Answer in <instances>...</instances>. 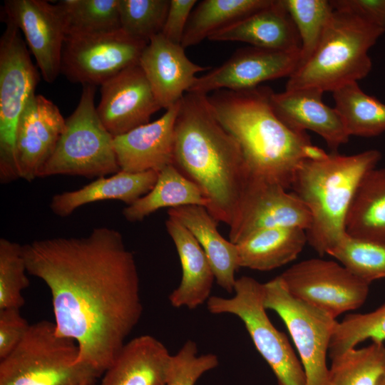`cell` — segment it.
Here are the masks:
<instances>
[{"label": "cell", "instance_id": "1", "mask_svg": "<svg viewBox=\"0 0 385 385\" xmlns=\"http://www.w3.org/2000/svg\"><path fill=\"white\" fill-rule=\"evenodd\" d=\"M23 253L27 273L50 289L57 334L77 343L78 364L102 374L143 313L135 257L122 235L98 227L83 237L33 241Z\"/></svg>", "mask_w": 385, "mask_h": 385}, {"label": "cell", "instance_id": "2", "mask_svg": "<svg viewBox=\"0 0 385 385\" xmlns=\"http://www.w3.org/2000/svg\"><path fill=\"white\" fill-rule=\"evenodd\" d=\"M173 165L201 190L210 215L230 227L251 173L240 144L214 115L207 95L188 92L180 101Z\"/></svg>", "mask_w": 385, "mask_h": 385}, {"label": "cell", "instance_id": "3", "mask_svg": "<svg viewBox=\"0 0 385 385\" xmlns=\"http://www.w3.org/2000/svg\"><path fill=\"white\" fill-rule=\"evenodd\" d=\"M272 91L260 86L219 90L207 95V101L215 118L240 144L250 173L287 190L304 160L327 153L314 145L306 132L291 129L277 116L270 102Z\"/></svg>", "mask_w": 385, "mask_h": 385}, {"label": "cell", "instance_id": "4", "mask_svg": "<svg viewBox=\"0 0 385 385\" xmlns=\"http://www.w3.org/2000/svg\"><path fill=\"white\" fill-rule=\"evenodd\" d=\"M381 158L377 150L307 159L297 169L291 188L311 216L307 243L320 255L327 254L346 234L345 220L363 177Z\"/></svg>", "mask_w": 385, "mask_h": 385}, {"label": "cell", "instance_id": "5", "mask_svg": "<svg viewBox=\"0 0 385 385\" xmlns=\"http://www.w3.org/2000/svg\"><path fill=\"white\" fill-rule=\"evenodd\" d=\"M384 32L351 12L334 9L317 49L288 77L285 90L333 92L358 82L370 73L369 51Z\"/></svg>", "mask_w": 385, "mask_h": 385}, {"label": "cell", "instance_id": "6", "mask_svg": "<svg viewBox=\"0 0 385 385\" xmlns=\"http://www.w3.org/2000/svg\"><path fill=\"white\" fill-rule=\"evenodd\" d=\"M72 339L58 336L55 324L42 320L30 327L17 345L0 359V385H78L96 383L101 374L77 362Z\"/></svg>", "mask_w": 385, "mask_h": 385}, {"label": "cell", "instance_id": "7", "mask_svg": "<svg viewBox=\"0 0 385 385\" xmlns=\"http://www.w3.org/2000/svg\"><path fill=\"white\" fill-rule=\"evenodd\" d=\"M95 94V86H83L79 103L66 119L64 130L38 178L65 175L93 178L120 170L113 136L98 117Z\"/></svg>", "mask_w": 385, "mask_h": 385}, {"label": "cell", "instance_id": "8", "mask_svg": "<svg viewBox=\"0 0 385 385\" xmlns=\"http://www.w3.org/2000/svg\"><path fill=\"white\" fill-rule=\"evenodd\" d=\"M234 292L230 298L210 297L207 301L208 311L233 314L241 319L255 348L273 371L277 385H307L302 364L286 334L276 329L267 316L262 284L242 276L237 279Z\"/></svg>", "mask_w": 385, "mask_h": 385}, {"label": "cell", "instance_id": "9", "mask_svg": "<svg viewBox=\"0 0 385 385\" xmlns=\"http://www.w3.org/2000/svg\"><path fill=\"white\" fill-rule=\"evenodd\" d=\"M5 23L0 38V182L3 184L19 178L15 146L17 126L40 77L21 31L12 24Z\"/></svg>", "mask_w": 385, "mask_h": 385}, {"label": "cell", "instance_id": "10", "mask_svg": "<svg viewBox=\"0 0 385 385\" xmlns=\"http://www.w3.org/2000/svg\"><path fill=\"white\" fill-rule=\"evenodd\" d=\"M266 309L285 324L304 370L307 385H327V354L337 321L324 311L292 295L278 276L262 284Z\"/></svg>", "mask_w": 385, "mask_h": 385}, {"label": "cell", "instance_id": "11", "mask_svg": "<svg viewBox=\"0 0 385 385\" xmlns=\"http://www.w3.org/2000/svg\"><path fill=\"white\" fill-rule=\"evenodd\" d=\"M294 297L334 318L365 302L369 284L332 260L312 258L297 262L279 275Z\"/></svg>", "mask_w": 385, "mask_h": 385}, {"label": "cell", "instance_id": "12", "mask_svg": "<svg viewBox=\"0 0 385 385\" xmlns=\"http://www.w3.org/2000/svg\"><path fill=\"white\" fill-rule=\"evenodd\" d=\"M147 43L129 36L121 29L103 34L66 37L61 73L73 83L101 86L121 71L138 63Z\"/></svg>", "mask_w": 385, "mask_h": 385}, {"label": "cell", "instance_id": "13", "mask_svg": "<svg viewBox=\"0 0 385 385\" xmlns=\"http://www.w3.org/2000/svg\"><path fill=\"white\" fill-rule=\"evenodd\" d=\"M282 185L250 175L238 212L230 226L229 240L237 244L257 231L273 227H296L305 231L310 212L293 192Z\"/></svg>", "mask_w": 385, "mask_h": 385}, {"label": "cell", "instance_id": "14", "mask_svg": "<svg viewBox=\"0 0 385 385\" xmlns=\"http://www.w3.org/2000/svg\"><path fill=\"white\" fill-rule=\"evenodd\" d=\"M1 16L24 34L43 78L53 83L61 73L66 31L57 4L42 0H6Z\"/></svg>", "mask_w": 385, "mask_h": 385}, {"label": "cell", "instance_id": "15", "mask_svg": "<svg viewBox=\"0 0 385 385\" xmlns=\"http://www.w3.org/2000/svg\"><path fill=\"white\" fill-rule=\"evenodd\" d=\"M299 59V51L243 48L220 66L197 77L188 92L208 95L219 90L250 89L266 81L290 76Z\"/></svg>", "mask_w": 385, "mask_h": 385}, {"label": "cell", "instance_id": "16", "mask_svg": "<svg viewBox=\"0 0 385 385\" xmlns=\"http://www.w3.org/2000/svg\"><path fill=\"white\" fill-rule=\"evenodd\" d=\"M101 94L96 111L113 137L150 123L151 115L161 109L139 63L104 82Z\"/></svg>", "mask_w": 385, "mask_h": 385}, {"label": "cell", "instance_id": "17", "mask_svg": "<svg viewBox=\"0 0 385 385\" xmlns=\"http://www.w3.org/2000/svg\"><path fill=\"white\" fill-rule=\"evenodd\" d=\"M66 125L58 108L42 95L34 94L24 110L16 133L19 178L31 182L51 156Z\"/></svg>", "mask_w": 385, "mask_h": 385}, {"label": "cell", "instance_id": "18", "mask_svg": "<svg viewBox=\"0 0 385 385\" xmlns=\"http://www.w3.org/2000/svg\"><path fill=\"white\" fill-rule=\"evenodd\" d=\"M138 63L161 108L178 103L194 84L196 74L210 70L191 61L181 44L161 34L152 38L143 50Z\"/></svg>", "mask_w": 385, "mask_h": 385}, {"label": "cell", "instance_id": "19", "mask_svg": "<svg viewBox=\"0 0 385 385\" xmlns=\"http://www.w3.org/2000/svg\"><path fill=\"white\" fill-rule=\"evenodd\" d=\"M180 101L155 121L113 137L120 170L160 172L166 166L173 165L175 125Z\"/></svg>", "mask_w": 385, "mask_h": 385}, {"label": "cell", "instance_id": "20", "mask_svg": "<svg viewBox=\"0 0 385 385\" xmlns=\"http://www.w3.org/2000/svg\"><path fill=\"white\" fill-rule=\"evenodd\" d=\"M323 92L315 88L272 92L270 102L277 116L291 129L314 132L337 150L349 135L337 110L322 101Z\"/></svg>", "mask_w": 385, "mask_h": 385}, {"label": "cell", "instance_id": "21", "mask_svg": "<svg viewBox=\"0 0 385 385\" xmlns=\"http://www.w3.org/2000/svg\"><path fill=\"white\" fill-rule=\"evenodd\" d=\"M213 41H241L252 46L279 51H299L300 39L283 0L265 7L215 32Z\"/></svg>", "mask_w": 385, "mask_h": 385}, {"label": "cell", "instance_id": "22", "mask_svg": "<svg viewBox=\"0 0 385 385\" xmlns=\"http://www.w3.org/2000/svg\"><path fill=\"white\" fill-rule=\"evenodd\" d=\"M173 355L158 339L141 335L124 344L101 385H166Z\"/></svg>", "mask_w": 385, "mask_h": 385}, {"label": "cell", "instance_id": "23", "mask_svg": "<svg viewBox=\"0 0 385 385\" xmlns=\"http://www.w3.org/2000/svg\"><path fill=\"white\" fill-rule=\"evenodd\" d=\"M165 227L182 267L180 283L169 295L170 302L176 308L195 309L210 297L215 280L213 270L201 246L187 228L170 217Z\"/></svg>", "mask_w": 385, "mask_h": 385}, {"label": "cell", "instance_id": "24", "mask_svg": "<svg viewBox=\"0 0 385 385\" xmlns=\"http://www.w3.org/2000/svg\"><path fill=\"white\" fill-rule=\"evenodd\" d=\"M168 215L187 228L198 242L210 263L217 284L228 293L233 292L235 272L240 268L237 247L220 235L218 222L200 205L170 208Z\"/></svg>", "mask_w": 385, "mask_h": 385}, {"label": "cell", "instance_id": "25", "mask_svg": "<svg viewBox=\"0 0 385 385\" xmlns=\"http://www.w3.org/2000/svg\"><path fill=\"white\" fill-rule=\"evenodd\" d=\"M159 172L129 173L123 170L94 181L73 191L56 194L50 208L57 216L65 217L86 204L108 200H120L130 205L154 187Z\"/></svg>", "mask_w": 385, "mask_h": 385}, {"label": "cell", "instance_id": "26", "mask_svg": "<svg viewBox=\"0 0 385 385\" xmlns=\"http://www.w3.org/2000/svg\"><path fill=\"white\" fill-rule=\"evenodd\" d=\"M307 242L306 231L273 227L257 231L236 244L240 267L269 271L295 260Z\"/></svg>", "mask_w": 385, "mask_h": 385}, {"label": "cell", "instance_id": "27", "mask_svg": "<svg viewBox=\"0 0 385 385\" xmlns=\"http://www.w3.org/2000/svg\"><path fill=\"white\" fill-rule=\"evenodd\" d=\"M345 232L385 243V168H375L361 179L346 217Z\"/></svg>", "mask_w": 385, "mask_h": 385}, {"label": "cell", "instance_id": "28", "mask_svg": "<svg viewBox=\"0 0 385 385\" xmlns=\"http://www.w3.org/2000/svg\"><path fill=\"white\" fill-rule=\"evenodd\" d=\"M186 205H200L206 209L208 200L201 190L182 174L174 165H169L159 172L152 190L123 210V215L130 222L144 218L164 208Z\"/></svg>", "mask_w": 385, "mask_h": 385}, {"label": "cell", "instance_id": "29", "mask_svg": "<svg viewBox=\"0 0 385 385\" xmlns=\"http://www.w3.org/2000/svg\"><path fill=\"white\" fill-rule=\"evenodd\" d=\"M272 0H203L193 9L181 46H195L215 32L255 13Z\"/></svg>", "mask_w": 385, "mask_h": 385}, {"label": "cell", "instance_id": "30", "mask_svg": "<svg viewBox=\"0 0 385 385\" xmlns=\"http://www.w3.org/2000/svg\"><path fill=\"white\" fill-rule=\"evenodd\" d=\"M334 108L349 136L374 137L385 132V103L353 82L334 91Z\"/></svg>", "mask_w": 385, "mask_h": 385}, {"label": "cell", "instance_id": "31", "mask_svg": "<svg viewBox=\"0 0 385 385\" xmlns=\"http://www.w3.org/2000/svg\"><path fill=\"white\" fill-rule=\"evenodd\" d=\"M56 4L63 17L66 38L120 30L118 0H63Z\"/></svg>", "mask_w": 385, "mask_h": 385}, {"label": "cell", "instance_id": "32", "mask_svg": "<svg viewBox=\"0 0 385 385\" xmlns=\"http://www.w3.org/2000/svg\"><path fill=\"white\" fill-rule=\"evenodd\" d=\"M385 376V345L372 342L332 360L327 385H379Z\"/></svg>", "mask_w": 385, "mask_h": 385}, {"label": "cell", "instance_id": "33", "mask_svg": "<svg viewBox=\"0 0 385 385\" xmlns=\"http://www.w3.org/2000/svg\"><path fill=\"white\" fill-rule=\"evenodd\" d=\"M327 254L369 284L374 280L385 278V243L355 238L345 234Z\"/></svg>", "mask_w": 385, "mask_h": 385}, {"label": "cell", "instance_id": "34", "mask_svg": "<svg viewBox=\"0 0 385 385\" xmlns=\"http://www.w3.org/2000/svg\"><path fill=\"white\" fill-rule=\"evenodd\" d=\"M283 2L300 39L299 67L317 49L334 9L330 1L327 0H283Z\"/></svg>", "mask_w": 385, "mask_h": 385}, {"label": "cell", "instance_id": "35", "mask_svg": "<svg viewBox=\"0 0 385 385\" xmlns=\"http://www.w3.org/2000/svg\"><path fill=\"white\" fill-rule=\"evenodd\" d=\"M366 339L385 340V303L369 313L347 314L337 322L329 346L330 359L340 356Z\"/></svg>", "mask_w": 385, "mask_h": 385}, {"label": "cell", "instance_id": "36", "mask_svg": "<svg viewBox=\"0 0 385 385\" xmlns=\"http://www.w3.org/2000/svg\"><path fill=\"white\" fill-rule=\"evenodd\" d=\"M169 6L170 0H118L120 29L148 43L161 34Z\"/></svg>", "mask_w": 385, "mask_h": 385}, {"label": "cell", "instance_id": "37", "mask_svg": "<svg viewBox=\"0 0 385 385\" xmlns=\"http://www.w3.org/2000/svg\"><path fill=\"white\" fill-rule=\"evenodd\" d=\"M23 245L0 239V309H21L25 300L22 291L29 286Z\"/></svg>", "mask_w": 385, "mask_h": 385}, {"label": "cell", "instance_id": "38", "mask_svg": "<svg viewBox=\"0 0 385 385\" xmlns=\"http://www.w3.org/2000/svg\"><path fill=\"white\" fill-rule=\"evenodd\" d=\"M197 351L195 342L188 340L185 342L178 353L173 355L166 385H195L205 373L218 365L217 355L212 353L198 355Z\"/></svg>", "mask_w": 385, "mask_h": 385}, {"label": "cell", "instance_id": "39", "mask_svg": "<svg viewBox=\"0 0 385 385\" xmlns=\"http://www.w3.org/2000/svg\"><path fill=\"white\" fill-rule=\"evenodd\" d=\"M30 324L20 309H0V359L8 356L19 344Z\"/></svg>", "mask_w": 385, "mask_h": 385}, {"label": "cell", "instance_id": "40", "mask_svg": "<svg viewBox=\"0 0 385 385\" xmlns=\"http://www.w3.org/2000/svg\"><path fill=\"white\" fill-rule=\"evenodd\" d=\"M196 0H170L161 34L170 41L181 44Z\"/></svg>", "mask_w": 385, "mask_h": 385}, {"label": "cell", "instance_id": "41", "mask_svg": "<svg viewBox=\"0 0 385 385\" xmlns=\"http://www.w3.org/2000/svg\"><path fill=\"white\" fill-rule=\"evenodd\" d=\"M330 2L334 9L351 12L385 30V0H334Z\"/></svg>", "mask_w": 385, "mask_h": 385}, {"label": "cell", "instance_id": "42", "mask_svg": "<svg viewBox=\"0 0 385 385\" xmlns=\"http://www.w3.org/2000/svg\"><path fill=\"white\" fill-rule=\"evenodd\" d=\"M95 384L94 383H92V382H90V381H87V382H84V383H82V384H80L78 385H94Z\"/></svg>", "mask_w": 385, "mask_h": 385}, {"label": "cell", "instance_id": "43", "mask_svg": "<svg viewBox=\"0 0 385 385\" xmlns=\"http://www.w3.org/2000/svg\"><path fill=\"white\" fill-rule=\"evenodd\" d=\"M379 385H385V376L382 379Z\"/></svg>", "mask_w": 385, "mask_h": 385}]
</instances>
